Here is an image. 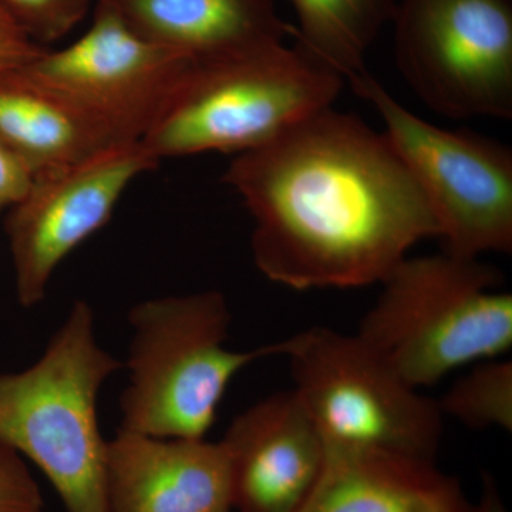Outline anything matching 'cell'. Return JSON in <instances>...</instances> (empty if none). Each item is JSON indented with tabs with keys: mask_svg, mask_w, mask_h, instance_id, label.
<instances>
[{
	"mask_svg": "<svg viewBox=\"0 0 512 512\" xmlns=\"http://www.w3.org/2000/svg\"><path fill=\"white\" fill-rule=\"evenodd\" d=\"M222 180L254 220L256 268L295 291L380 284L439 235L386 134L332 106L237 154Z\"/></svg>",
	"mask_w": 512,
	"mask_h": 512,
	"instance_id": "1",
	"label": "cell"
},
{
	"mask_svg": "<svg viewBox=\"0 0 512 512\" xmlns=\"http://www.w3.org/2000/svg\"><path fill=\"white\" fill-rule=\"evenodd\" d=\"M123 367L100 345L93 308L79 299L32 366L0 373V441L45 474L67 512H109L97 403Z\"/></svg>",
	"mask_w": 512,
	"mask_h": 512,
	"instance_id": "2",
	"label": "cell"
},
{
	"mask_svg": "<svg viewBox=\"0 0 512 512\" xmlns=\"http://www.w3.org/2000/svg\"><path fill=\"white\" fill-rule=\"evenodd\" d=\"M497 269L441 252L406 256L380 282L382 293L356 335L414 389L512 346V295Z\"/></svg>",
	"mask_w": 512,
	"mask_h": 512,
	"instance_id": "3",
	"label": "cell"
},
{
	"mask_svg": "<svg viewBox=\"0 0 512 512\" xmlns=\"http://www.w3.org/2000/svg\"><path fill=\"white\" fill-rule=\"evenodd\" d=\"M231 311L220 291L163 296L137 303L121 430L161 439H205L229 383L242 369L282 356L284 343L227 348Z\"/></svg>",
	"mask_w": 512,
	"mask_h": 512,
	"instance_id": "4",
	"label": "cell"
},
{
	"mask_svg": "<svg viewBox=\"0 0 512 512\" xmlns=\"http://www.w3.org/2000/svg\"><path fill=\"white\" fill-rule=\"evenodd\" d=\"M343 79L298 46L192 63L140 141L151 158L247 153L333 104Z\"/></svg>",
	"mask_w": 512,
	"mask_h": 512,
	"instance_id": "5",
	"label": "cell"
},
{
	"mask_svg": "<svg viewBox=\"0 0 512 512\" xmlns=\"http://www.w3.org/2000/svg\"><path fill=\"white\" fill-rule=\"evenodd\" d=\"M282 343L293 393L325 444L436 460L439 403L404 382L359 336L311 328Z\"/></svg>",
	"mask_w": 512,
	"mask_h": 512,
	"instance_id": "6",
	"label": "cell"
},
{
	"mask_svg": "<svg viewBox=\"0 0 512 512\" xmlns=\"http://www.w3.org/2000/svg\"><path fill=\"white\" fill-rule=\"evenodd\" d=\"M372 104L436 220L444 251L466 258L512 251V151L467 130H446L402 106L369 72L348 80Z\"/></svg>",
	"mask_w": 512,
	"mask_h": 512,
	"instance_id": "7",
	"label": "cell"
},
{
	"mask_svg": "<svg viewBox=\"0 0 512 512\" xmlns=\"http://www.w3.org/2000/svg\"><path fill=\"white\" fill-rule=\"evenodd\" d=\"M397 69L453 120L512 117V0H399Z\"/></svg>",
	"mask_w": 512,
	"mask_h": 512,
	"instance_id": "8",
	"label": "cell"
},
{
	"mask_svg": "<svg viewBox=\"0 0 512 512\" xmlns=\"http://www.w3.org/2000/svg\"><path fill=\"white\" fill-rule=\"evenodd\" d=\"M93 10L92 25L72 45L46 49L23 69L116 143H140L192 62L137 35L109 6L94 2Z\"/></svg>",
	"mask_w": 512,
	"mask_h": 512,
	"instance_id": "9",
	"label": "cell"
},
{
	"mask_svg": "<svg viewBox=\"0 0 512 512\" xmlns=\"http://www.w3.org/2000/svg\"><path fill=\"white\" fill-rule=\"evenodd\" d=\"M158 164L136 143L36 174L5 222L16 298L23 308L46 298L57 266L110 221L128 185Z\"/></svg>",
	"mask_w": 512,
	"mask_h": 512,
	"instance_id": "10",
	"label": "cell"
},
{
	"mask_svg": "<svg viewBox=\"0 0 512 512\" xmlns=\"http://www.w3.org/2000/svg\"><path fill=\"white\" fill-rule=\"evenodd\" d=\"M221 443L235 512H299L325 464V441L293 390L239 414Z\"/></svg>",
	"mask_w": 512,
	"mask_h": 512,
	"instance_id": "11",
	"label": "cell"
},
{
	"mask_svg": "<svg viewBox=\"0 0 512 512\" xmlns=\"http://www.w3.org/2000/svg\"><path fill=\"white\" fill-rule=\"evenodd\" d=\"M109 512H234L221 441L119 430L106 448Z\"/></svg>",
	"mask_w": 512,
	"mask_h": 512,
	"instance_id": "12",
	"label": "cell"
},
{
	"mask_svg": "<svg viewBox=\"0 0 512 512\" xmlns=\"http://www.w3.org/2000/svg\"><path fill=\"white\" fill-rule=\"evenodd\" d=\"M109 6L137 35L187 57L212 63L285 45L295 26L275 0H94Z\"/></svg>",
	"mask_w": 512,
	"mask_h": 512,
	"instance_id": "13",
	"label": "cell"
},
{
	"mask_svg": "<svg viewBox=\"0 0 512 512\" xmlns=\"http://www.w3.org/2000/svg\"><path fill=\"white\" fill-rule=\"evenodd\" d=\"M299 512H474L460 481L436 460L332 446Z\"/></svg>",
	"mask_w": 512,
	"mask_h": 512,
	"instance_id": "14",
	"label": "cell"
},
{
	"mask_svg": "<svg viewBox=\"0 0 512 512\" xmlns=\"http://www.w3.org/2000/svg\"><path fill=\"white\" fill-rule=\"evenodd\" d=\"M23 67L0 74V140L36 173L126 146Z\"/></svg>",
	"mask_w": 512,
	"mask_h": 512,
	"instance_id": "15",
	"label": "cell"
},
{
	"mask_svg": "<svg viewBox=\"0 0 512 512\" xmlns=\"http://www.w3.org/2000/svg\"><path fill=\"white\" fill-rule=\"evenodd\" d=\"M295 46L345 80L367 72L366 55L392 23L397 0H291Z\"/></svg>",
	"mask_w": 512,
	"mask_h": 512,
	"instance_id": "16",
	"label": "cell"
},
{
	"mask_svg": "<svg viewBox=\"0 0 512 512\" xmlns=\"http://www.w3.org/2000/svg\"><path fill=\"white\" fill-rule=\"evenodd\" d=\"M443 416H451L470 429L512 431V362L484 360L461 376L443 399Z\"/></svg>",
	"mask_w": 512,
	"mask_h": 512,
	"instance_id": "17",
	"label": "cell"
},
{
	"mask_svg": "<svg viewBox=\"0 0 512 512\" xmlns=\"http://www.w3.org/2000/svg\"><path fill=\"white\" fill-rule=\"evenodd\" d=\"M93 5L94 0H0V8L43 47L69 35Z\"/></svg>",
	"mask_w": 512,
	"mask_h": 512,
	"instance_id": "18",
	"label": "cell"
},
{
	"mask_svg": "<svg viewBox=\"0 0 512 512\" xmlns=\"http://www.w3.org/2000/svg\"><path fill=\"white\" fill-rule=\"evenodd\" d=\"M0 512H43L35 477L19 456L0 441Z\"/></svg>",
	"mask_w": 512,
	"mask_h": 512,
	"instance_id": "19",
	"label": "cell"
},
{
	"mask_svg": "<svg viewBox=\"0 0 512 512\" xmlns=\"http://www.w3.org/2000/svg\"><path fill=\"white\" fill-rule=\"evenodd\" d=\"M36 174L25 158L0 140V211L10 210L26 197Z\"/></svg>",
	"mask_w": 512,
	"mask_h": 512,
	"instance_id": "20",
	"label": "cell"
},
{
	"mask_svg": "<svg viewBox=\"0 0 512 512\" xmlns=\"http://www.w3.org/2000/svg\"><path fill=\"white\" fill-rule=\"evenodd\" d=\"M46 49L49 47L33 42L25 30L0 8V74L26 66Z\"/></svg>",
	"mask_w": 512,
	"mask_h": 512,
	"instance_id": "21",
	"label": "cell"
},
{
	"mask_svg": "<svg viewBox=\"0 0 512 512\" xmlns=\"http://www.w3.org/2000/svg\"><path fill=\"white\" fill-rule=\"evenodd\" d=\"M474 512H508L494 478L487 474L483 477V491L480 501L474 504Z\"/></svg>",
	"mask_w": 512,
	"mask_h": 512,
	"instance_id": "22",
	"label": "cell"
}]
</instances>
